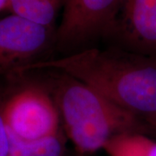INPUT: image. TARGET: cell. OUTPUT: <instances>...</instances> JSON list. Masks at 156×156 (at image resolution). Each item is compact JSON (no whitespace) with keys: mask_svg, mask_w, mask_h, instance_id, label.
<instances>
[{"mask_svg":"<svg viewBox=\"0 0 156 156\" xmlns=\"http://www.w3.org/2000/svg\"><path fill=\"white\" fill-rule=\"evenodd\" d=\"M74 156H83V155H82V154H76V155H74Z\"/></svg>","mask_w":156,"mask_h":156,"instance_id":"obj_13","label":"cell"},{"mask_svg":"<svg viewBox=\"0 0 156 156\" xmlns=\"http://www.w3.org/2000/svg\"><path fill=\"white\" fill-rule=\"evenodd\" d=\"M10 156H65L62 132L34 140H23L9 134Z\"/></svg>","mask_w":156,"mask_h":156,"instance_id":"obj_8","label":"cell"},{"mask_svg":"<svg viewBox=\"0 0 156 156\" xmlns=\"http://www.w3.org/2000/svg\"><path fill=\"white\" fill-rule=\"evenodd\" d=\"M64 0H10L8 9L30 21L54 27Z\"/></svg>","mask_w":156,"mask_h":156,"instance_id":"obj_7","label":"cell"},{"mask_svg":"<svg viewBox=\"0 0 156 156\" xmlns=\"http://www.w3.org/2000/svg\"><path fill=\"white\" fill-rule=\"evenodd\" d=\"M108 156H156V140L143 134L114 137L103 148Z\"/></svg>","mask_w":156,"mask_h":156,"instance_id":"obj_9","label":"cell"},{"mask_svg":"<svg viewBox=\"0 0 156 156\" xmlns=\"http://www.w3.org/2000/svg\"><path fill=\"white\" fill-rule=\"evenodd\" d=\"M58 71L77 79L134 115L148 131L156 126V58L115 46L89 48L44 59L27 70Z\"/></svg>","mask_w":156,"mask_h":156,"instance_id":"obj_1","label":"cell"},{"mask_svg":"<svg viewBox=\"0 0 156 156\" xmlns=\"http://www.w3.org/2000/svg\"><path fill=\"white\" fill-rule=\"evenodd\" d=\"M0 156H10V136L0 115Z\"/></svg>","mask_w":156,"mask_h":156,"instance_id":"obj_10","label":"cell"},{"mask_svg":"<svg viewBox=\"0 0 156 156\" xmlns=\"http://www.w3.org/2000/svg\"><path fill=\"white\" fill-rule=\"evenodd\" d=\"M149 136H154V138H156V126L150 128V131H149Z\"/></svg>","mask_w":156,"mask_h":156,"instance_id":"obj_12","label":"cell"},{"mask_svg":"<svg viewBox=\"0 0 156 156\" xmlns=\"http://www.w3.org/2000/svg\"><path fill=\"white\" fill-rule=\"evenodd\" d=\"M56 28L16 14L0 19V74L26 71L55 46Z\"/></svg>","mask_w":156,"mask_h":156,"instance_id":"obj_5","label":"cell"},{"mask_svg":"<svg viewBox=\"0 0 156 156\" xmlns=\"http://www.w3.org/2000/svg\"><path fill=\"white\" fill-rule=\"evenodd\" d=\"M51 96L67 136L79 154L103 149L114 137L125 134L149 135L145 123L83 82L53 71Z\"/></svg>","mask_w":156,"mask_h":156,"instance_id":"obj_2","label":"cell"},{"mask_svg":"<svg viewBox=\"0 0 156 156\" xmlns=\"http://www.w3.org/2000/svg\"><path fill=\"white\" fill-rule=\"evenodd\" d=\"M123 0H64L55 47L65 55L95 47L106 39Z\"/></svg>","mask_w":156,"mask_h":156,"instance_id":"obj_3","label":"cell"},{"mask_svg":"<svg viewBox=\"0 0 156 156\" xmlns=\"http://www.w3.org/2000/svg\"><path fill=\"white\" fill-rule=\"evenodd\" d=\"M9 2L10 0H0V11L5 8H8Z\"/></svg>","mask_w":156,"mask_h":156,"instance_id":"obj_11","label":"cell"},{"mask_svg":"<svg viewBox=\"0 0 156 156\" xmlns=\"http://www.w3.org/2000/svg\"><path fill=\"white\" fill-rule=\"evenodd\" d=\"M106 40L111 46L156 58V0H123Z\"/></svg>","mask_w":156,"mask_h":156,"instance_id":"obj_6","label":"cell"},{"mask_svg":"<svg viewBox=\"0 0 156 156\" xmlns=\"http://www.w3.org/2000/svg\"><path fill=\"white\" fill-rule=\"evenodd\" d=\"M8 133L23 140H34L61 132L60 113L50 93L37 87L18 91L0 114Z\"/></svg>","mask_w":156,"mask_h":156,"instance_id":"obj_4","label":"cell"}]
</instances>
